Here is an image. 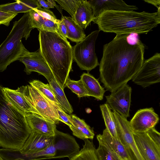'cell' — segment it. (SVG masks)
<instances>
[{
	"label": "cell",
	"mask_w": 160,
	"mask_h": 160,
	"mask_svg": "<svg viewBox=\"0 0 160 160\" xmlns=\"http://www.w3.org/2000/svg\"><path fill=\"white\" fill-rule=\"evenodd\" d=\"M0 160H4L0 156Z\"/></svg>",
	"instance_id": "obj_41"
},
{
	"label": "cell",
	"mask_w": 160,
	"mask_h": 160,
	"mask_svg": "<svg viewBox=\"0 0 160 160\" xmlns=\"http://www.w3.org/2000/svg\"><path fill=\"white\" fill-rule=\"evenodd\" d=\"M80 79L88 93V96L94 97L100 100L103 99L105 91L97 79L88 72L83 73L81 76Z\"/></svg>",
	"instance_id": "obj_22"
},
{
	"label": "cell",
	"mask_w": 160,
	"mask_h": 160,
	"mask_svg": "<svg viewBox=\"0 0 160 160\" xmlns=\"http://www.w3.org/2000/svg\"><path fill=\"white\" fill-rule=\"evenodd\" d=\"M145 2L150 3L156 7L157 8H160V0H144Z\"/></svg>",
	"instance_id": "obj_40"
},
{
	"label": "cell",
	"mask_w": 160,
	"mask_h": 160,
	"mask_svg": "<svg viewBox=\"0 0 160 160\" xmlns=\"http://www.w3.org/2000/svg\"><path fill=\"white\" fill-rule=\"evenodd\" d=\"M70 115L71 121L74 127L69 128L73 135L83 140L93 139L95 134L92 129L83 120L80 119L75 115Z\"/></svg>",
	"instance_id": "obj_23"
},
{
	"label": "cell",
	"mask_w": 160,
	"mask_h": 160,
	"mask_svg": "<svg viewBox=\"0 0 160 160\" xmlns=\"http://www.w3.org/2000/svg\"><path fill=\"white\" fill-rule=\"evenodd\" d=\"M56 150L52 141L44 149L29 153H22L19 150L0 149V156L4 160H40L54 158Z\"/></svg>",
	"instance_id": "obj_14"
},
{
	"label": "cell",
	"mask_w": 160,
	"mask_h": 160,
	"mask_svg": "<svg viewBox=\"0 0 160 160\" xmlns=\"http://www.w3.org/2000/svg\"><path fill=\"white\" fill-rule=\"evenodd\" d=\"M46 78L49 82L55 97L60 106L67 114H72L73 112L72 106L65 95L64 90L57 82L53 75Z\"/></svg>",
	"instance_id": "obj_26"
},
{
	"label": "cell",
	"mask_w": 160,
	"mask_h": 160,
	"mask_svg": "<svg viewBox=\"0 0 160 160\" xmlns=\"http://www.w3.org/2000/svg\"><path fill=\"white\" fill-rule=\"evenodd\" d=\"M25 115L32 132L48 137L54 136L57 124L54 121L34 113Z\"/></svg>",
	"instance_id": "obj_16"
},
{
	"label": "cell",
	"mask_w": 160,
	"mask_h": 160,
	"mask_svg": "<svg viewBox=\"0 0 160 160\" xmlns=\"http://www.w3.org/2000/svg\"><path fill=\"white\" fill-rule=\"evenodd\" d=\"M2 90L6 99L15 107L25 115L36 112L25 99L23 93V86L16 90L2 87Z\"/></svg>",
	"instance_id": "obj_18"
},
{
	"label": "cell",
	"mask_w": 160,
	"mask_h": 160,
	"mask_svg": "<svg viewBox=\"0 0 160 160\" xmlns=\"http://www.w3.org/2000/svg\"><path fill=\"white\" fill-rule=\"evenodd\" d=\"M83 140V148L69 160H99L92 142L88 139Z\"/></svg>",
	"instance_id": "obj_29"
},
{
	"label": "cell",
	"mask_w": 160,
	"mask_h": 160,
	"mask_svg": "<svg viewBox=\"0 0 160 160\" xmlns=\"http://www.w3.org/2000/svg\"><path fill=\"white\" fill-rule=\"evenodd\" d=\"M99 30L116 35L147 34L160 23L157 12L134 11H105L92 20Z\"/></svg>",
	"instance_id": "obj_2"
},
{
	"label": "cell",
	"mask_w": 160,
	"mask_h": 160,
	"mask_svg": "<svg viewBox=\"0 0 160 160\" xmlns=\"http://www.w3.org/2000/svg\"><path fill=\"white\" fill-rule=\"evenodd\" d=\"M29 13L31 25L33 29L37 28L39 30L53 32L63 38L57 24L41 17L34 10Z\"/></svg>",
	"instance_id": "obj_21"
},
{
	"label": "cell",
	"mask_w": 160,
	"mask_h": 160,
	"mask_svg": "<svg viewBox=\"0 0 160 160\" xmlns=\"http://www.w3.org/2000/svg\"><path fill=\"white\" fill-rule=\"evenodd\" d=\"M52 143L55 150L54 158L68 157L70 159L80 151V147L72 136L56 129Z\"/></svg>",
	"instance_id": "obj_11"
},
{
	"label": "cell",
	"mask_w": 160,
	"mask_h": 160,
	"mask_svg": "<svg viewBox=\"0 0 160 160\" xmlns=\"http://www.w3.org/2000/svg\"><path fill=\"white\" fill-rule=\"evenodd\" d=\"M131 92V88L125 84L106 96V103L113 111L127 118L129 116Z\"/></svg>",
	"instance_id": "obj_10"
},
{
	"label": "cell",
	"mask_w": 160,
	"mask_h": 160,
	"mask_svg": "<svg viewBox=\"0 0 160 160\" xmlns=\"http://www.w3.org/2000/svg\"><path fill=\"white\" fill-rule=\"evenodd\" d=\"M58 26L59 31L62 35L63 38L66 41H68L67 39V29L63 19L62 18L60 23L58 24Z\"/></svg>",
	"instance_id": "obj_39"
},
{
	"label": "cell",
	"mask_w": 160,
	"mask_h": 160,
	"mask_svg": "<svg viewBox=\"0 0 160 160\" xmlns=\"http://www.w3.org/2000/svg\"><path fill=\"white\" fill-rule=\"evenodd\" d=\"M97 138L99 146L96 151L99 160H122L102 139L99 134L97 136Z\"/></svg>",
	"instance_id": "obj_30"
},
{
	"label": "cell",
	"mask_w": 160,
	"mask_h": 160,
	"mask_svg": "<svg viewBox=\"0 0 160 160\" xmlns=\"http://www.w3.org/2000/svg\"><path fill=\"white\" fill-rule=\"evenodd\" d=\"M99 135L102 139L122 160H131L120 140L112 136L106 128L103 130L102 134Z\"/></svg>",
	"instance_id": "obj_25"
},
{
	"label": "cell",
	"mask_w": 160,
	"mask_h": 160,
	"mask_svg": "<svg viewBox=\"0 0 160 160\" xmlns=\"http://www.w3.org/2000/svg\"><path fill=\"white\" fill-rule=\"evenodd\" d=\"M42 55L55 78L64 90L72 69L73 48L69 42L58 34L38 30Z\"/></svg>",
	"instance_id": "obj_3"
},
{
	"label": "cell",
	"mask_w": 160,
	"mask_h": 160,
	"mask_svg": "<svg viewBox=\"0 0 160 160\" xmlns=\"http://www.w3.org/2000/svg\"><path fill=\"white\" fill-rule=\"evenodd\" d=\"M132 34L116 35L103 47L100 80L111 92L132 79L144 61L145 46Z\"/></svg>",
	"instance_id": "obj_1"
},
{
	"label": "cell",
	"mask_w": 160,
	"mask_h": 160,
	"mask_svg": "<svg viewBox=\"0 0 160 160\" xmlns=\"http://www.w3.org/2000/svg\"><path fill=\"white\" fill-rule=\"evenodd\" d=\"M23 93L25 99L36 114L58 123L56 111L48 100L31 85L23 86Z\"/></svg>",
	"instance_id": "obj_7"
},
{
	"label": "cell",
	"mask_w": 160,
	"mask_h": 160,
	"mask_svg": "<svg viewBox=\"0 0 160 160\" xmlns=\"http://www.w3.org/2000/svg\"><path fill=\"white\" fill-rule=\"evenodd\" d=\"M29 83L48 101L60 105L56 100L49 84H44L38 80H32L29 82Z\"/></svg>",
	"instance_id": "obj_31"
},
{
	"label": "cell",
	"mask_w": 160,
	"mask_h": 160,
	"mask_svg": "<svg viewBox=\"0 0 160 160\" xmlns=\"http://www.w3.org/2000/svg\"><path fill=\"white\" fill-rule=\"evenodd\" d=\"M11 3L0 5V10L11 13H26L41 8L38 0H15Z\"/></svg>",
	"instance_id": "obj_20"
},
{
	"label": "cell",
	"mask_w": 160,
	"mask_h": 160,
	"mask_svg": "<svg viewBox=\"0 0 160 160\" xmlns=\"http://www.w3.org/2000/svg\"><path fill=\"white\" fill-rule=\"evenodd\" d=\"M119 139L124 146L131 160H144L135 142L127 118L113 111Z\"/></svg>",
	"instance_id": "obj_9"
},
{
	"label": "cell",
	"mask_w": 160,
	"mask_h": 160,
	"mask_svg": "<svg viewBox=\"0 0 160 160\" xmlns=\"http://www.w3.org/2000/svg\"><path fill=\"white\" fill-rule=\"evenodd\" d=\"M32 29L29 12L24 13L19 20L13 22L10 32L0 45V72L5 70L12 63L18 60L26 49L22 39L25 38L27 40Z\"/></svg>",
	"instance_id": "obj_5"
},
{
	"label": "cell",
	"mask_w": 160,
	"mask_h": 160,
	"mask_svg": "<svg viewBox=\"0 0 160 160\" xmlns=\"http://www.w3.org/2000/svg\"><path fill=\"white\" fill-rule=\"evenodd\" d=\"M62 9L66 11L73 19L77 9L82 2V0H56Z\"/></svg>",
	"instance_id": "obj_33"
},
{
	"label": "cell",
	"mask_w": 160,
	"mask_h": 160,
	"mask_svg": "<svg viewBox=\"0 0 160 160\" xmlns=\"http://www.w3.org/2000/svg\"><path fill=\"white\" fill-rule=\"evenodd\" d=\"M159 120L158 115L150 108L138 110L129 122L132 132H145L154 128Z\"/></svg>",
	"instance_id": "obj_13"
},
{
	"label": "cell",
	"mask_w": 160,
	"mask_h": 160,
	"mask_svg": "<svg viewBox=\"0 0 160 160\" xmlns=\"http://www.w3.org/2000/svg\"><path fill=\"white\" fill-rule=\"evenodd\" d=\"M32 132L25 114L6 99L0 86V147L20 150Z\"/></svg>",
	"instance_id": "obj_4"
},
{
	"label": "cell",
	"mask_w": 160,
	"mask_h": 160,
	"mask_svg": "<svg viewBox=\"0 0 160 160\" xmlns=\"http://www.w3.org/2000/svg\"><path fill=\"white\" fill-rule=\"evenodd\" d=\"M138 149L144 160H160V148L146 132H132Z\"/></svg>",
	"instance_id": "obj_15"
},
{
	"label": "cell",
	"mask_w": 160,
	"mask_h": 160,
	"mask_svg": "<svg viewBox=\"0 0 160 160\" xmlns=\"http://www.w3.org/2000/svg\"><path fill=\"white\" fill-rule=\"evenodd\" d=\"M48 101L56 111L58 117V120L67 124L69 127H74L71 121L70 115L66 113L60 105L56 104L49 101Z\"/></svg>",
	"instance_id": "obj_34"
},
{
	"label": "cell",
	"mask_w": 160,
	"mask_h": 160,
	"mask_svg": "<svg viewBox=\"0 0 160 160\" xmlns=\"http://www.w3.org/2000/svg\"><path fill=\"white\" fill-rule=\"evenodd\" d=\"M18 14L0 10V25L9 26L10 22Z\"/></svg>",
	"instance_id": "obj_36"
},
{
	"label": "cell",
	"mask_w": 160,
	"mask_h": 160,
	"mask_svg": "<svg viewBox=\"0 0 160 160\" xmlns=\"http://www.w3.org/2000/svg\"><path fill=\"white\" fill-rule=\"evenodd\" d=\"M100 108L106 129L112 136L119 139L113 111L106 103L101 105Z\"/></svg>",
	"instance_id": "obj_28"
},
{
	"label": "cell",
	"mask_w": 160,
	"mask_h": 160,
	"mask_svg": "<svg viewBox=\"0 0 160 160\" xmlns=\"http://www.w3.org/2000/svg\"><path fill=\"white\" fill-rule=\"evenodd\" d=\"M93 11L95 17L105 11H133L138 9L134 5L127 4L120 0H91L88 1Z\"/></svg>",
	"instance_id": "obj_17"
},
{
	"label": "cell",
	"mask_w": 160,
	"mask_h": 160,
	"mask_svg": "<svg viewBox=\"0 0 160 160\" xmlns=\"http://www.w3.org/2000/svg\"><path fill=\"white\" fill-rule=\"evenodd\" d=\"M146 133L155 142V143L160 148V134L154 128H152L146 132Z\"/></svg>",
	"instance_id": "obj_37"
},
{
	"label": "cell",
	"mask_w": 160,
	"mask_h": 160,
	"mask_svg": "<svg viewBox=\"0 0 160 160\" xmlns=\"http://www.w3.org/2000/svg\"><path fill=\"white\" fill-rule=\"evenodd\" d=\"M100 31L92 32L73 48V58L80 68L88 72L99 65L95 44Z\"/></svg>",
	"instance_id": "obj_6"
},
{
	"label": "cell",
	"mask_w": 160,
	"mask_h": 160,
	"mask_svg": "<svg viewBox=\"0 0 160 160\" xmlns=\"http://www.w3.org/2000/svg\"><path fill=\"white\" fill-rule=\"evenodd\" d=\"M92 9L87 0H82L78 6L73 20L83 29H85L94 19Z\"/></svg>",
	"instance_id": "obj_24"
},
{
	"label": "cell",
	"mask_w": 160,
	"mask_h": 160,
	"mask_svg": "<svg viewBox=\"0 0 160 160\" xmlns=\"http://www.w3.org/2000/svg\"><path fill=\"white\" fill-rule=\"evenodd\" d=\"M18 60L25 65L24 71L28 75L30 74L32 72H35L45 78L53 75L42 55L39 48L37 51L32 52L26 48Z\"/></svg>",
	"instance_id": "obj_12"
},
{
	"label": "cell",
	"mask_w": 160,
	"mask_h": 160,
	"mask_svg": "<svg viewBox=\"0 0 160 160\" xmlns=\"http://www.w3.org/2000/svg\"><path fill=\"white\" fill-rule=\"evenodd\" d=\"M53 137L32 132L19 151L22 153H29L42 150L51 143Z\"/></svg>",
	"instance_id": "obj_19"
},
{
	"label": "cell",
	"mask_w": 160,
	"mask_h": 160,
	"mask_svg": "<svg viewBox=\"0 0 160 160\" xmlns=\"http://www.w3.org/2000/svg\"><path fill=\"white\" fill-rule=\"evenodd\" d=\"M132 79L135 83L143 88L159 82L160 53L157 52L144 61L141 68Z\"/></svg>",
	"instance_id": "obj_8"
},
{
	"label": "cell",
	"mask_w": 160,
	"mask_h": 160,
	"mask_svg": "<svg viewBox=\"0 0 160 160\" xmlns=\"http://www.w3.org/2000/svg\"><path fill=\"white\" fill-rule=\"evenodd\" d=\"M65 86L71 90L79 98L88 96V93L81 79L75 81L71 80L69 77L65 83Z\"/></svg>",
	"instance_id": "obj_32"
},
{
	"label": "cell",
	"mask_w": 160,
	"mask_h": 160,
	"mask_svg": "<svg viewBox=\"0 0 160 160\" xmlns=\"http://www.w3.org/2000/svg\"><path fill=\"white\" fill-rule=\"evenodd\" d=\"M41 7H43L46 9L50 8H54V5L56 3L55 0H38Z\"/></svg>",
	"instance_id": "obj_38"
},
{
	"label": "cell",
	"mask_w": 160,
	"mask_h": 160,
	"mask_svg": "<svg viewBox=\"0 0 160 160\" xmlns=\"http://www.w3.org/2000/svg\"><path fill=\"white\" fill-rule=\"evenodd\" d=\"M67 30V38L77 43L82 40L86 37L83 29L70 17L62 16Z\"/></svg>",
	"instance_id": "obj_27"
},
{
	"label": "cell",
	"mask_w": 160,
	"mask_h": 160,
	"mask_svg": "<svg viewBox=\"0 0 160 160\" xmlns=\"http://www.w3.org/2000/svg\"><path fill=\"white\" fill-rule=\"evenodd\" d=\"M34 10L41 17L58 24L61 22V20L58 19L53 13L49 9H46L41 7Z\"/></svg>",
	"instance_id": "obj_35"
}]
</instances>
